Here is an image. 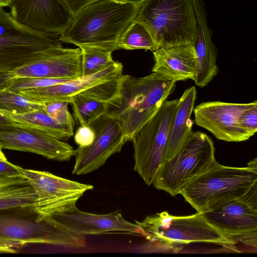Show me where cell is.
Returning <instances> with one entry per match:
<instances>
[{
	"label": "cell",
	"instance_id": "1",
	"mask_svg": "<svg viewBox=\"0 0 257 257\" xmlns=\"http://www.w3.org/2000/svg\"><path fill=\"white\" fill-rule=\"evenodd\" d=\"M140 4L141 0H98L74 16L59 39L80 48L119 49V40L135 20Z\"/></svg>",
	"mask_w": 257,
	"mask_h": 257
},
{
	"label": "cell",
	"instance_id": "2",
	"mask_svg": "<svg viewBox=\"0 0 257 257\" xmlns=\"http://www.w3.org/2000/svg\"><path fill=\"white\" fill-rule=\"evenodd\" d=\"M176 83L153 72L142 77L122 74L105 113L117 120L127 141H132L174 92Z\"/></svg>",
	"mask_w": 257,
	"mask_h": 257
},
{
	"label": "cell",
	"instance_id": "3",
	"mask_svg": "<svg viewBox=\"0 0 257 257\" xmlns=\"http://www.w3.org/2000/svg\"><path fill=\"white\" fill-rule=\"evenodd\" d=\"M135 222L140 235L165 249L177 251L191 243H207L239 252L236 246L237 243L209 223L201 212L175 216L165 211Z\"/></svg>",
	"mask_w": 257,
	"mask_h": 257
},
{
	"label": "cell",
	"instance_id": "4",
	"mask_svg": "<svg viewBox=\"0 0 257 257\" xmlns=\"http://www.w3.org/2000/svg\"><path fill=\"white\" fill-rule=\"evenodd\" d=\"M135 21L148 30L157 48L194 45L197 22L193 0H141Z\"/></svg>",
	"mask_w": 257,
	"mask_h": 257
},
{
	"label": "cell",
	"instance_id": "5",
	"mask_svg": "<svg viewBox=\"0 0 257 257\" xmlns=\"http://www.w3.org/2000/svg\"><path fill=\"white\" fill-rule=\"evenodd\" d=\"M255 184L256 158L244 167L224 166L216 160L207 170L188 183L179 194L197 212L202 213L217 202L243 195Z\"/></svg>",
	"mask_w": 257,
	"mask_h": 257
},
{
	"label": "cell",
	"instance_id": "6",
	"mask_svg": "<svg viewBox=\"0 0 257 257\" xmlns=\"http://www.w3.org/2000/svg\"><path fill=\"white\" fill-rule=\"evenodd\" d=\"M61 47L59 35L26 26L0 9V72H14Z\"/></svg>",
	"mask_w": 257,
	"mask_h": 257
},
{
	"label": "cell",
	"instance_id": "7",
	"mask_svg": "<svg viewBox=\"0 0 257 257\" xmlns=\"http://www.w3.org/2000/svg\"><path fill=\"white\" fill-rule=\"evenodd\" d=\"M215 152L209 136L200 131L192 132L174 156L162 164L152 185L172 196L179 194L188 183L216 161Z\"/></svg>",
	"mask_w": 257,
	"mask_h": 257
},
{
	"label": "cell",
	"instance_id": "8",
	"mask_svg": "<svg viewBox=\"0 0 257 257\" xmlns=\"http://www.w3.org/2000/svg\"><path fill=\"white\" fill-rule=\"evenodd\" d=\"M86 243V236L69 230L52 217L33 221L0 214V245L15 248L39 243L80 248Z\"/></svg>",
	"mask_w": 257,
	"mask_h": 257
},
{
	"label": "cell",
	"instance_id": "9",
	"mask_svg": "<svg viewBox=\"0 0 257 257\" xmlns=\"http://www.w3.org/2000/svg\"><path fill=\"white\" fill-rule=\"evenodd\" d=\"M178 99L166 100L156 114L134 135V170L145 183L152 184L163 162L170 125Z\"/></svg>",
	"mask_w": 257,
	"mask_h": 257
},
{
	"label": "cell",
	"instance_id": "10",
	"mask_svg": "<svg viewBox=\"0 0 257 257\" xmlns=\"http://www.w3.org/2000/svg\"><path fill=\"white\" fill-rule=\"evenodd\" d=\"M202 213L209 223L237 243L256 248L257 184L243 195L217 202Z\"/></svg>",
	"mask_w": 257,
	"mask_h": 257
},
{
	"label": "cell",
	"instance_id": "11",
	"mask_svg": "<svg viewBox=\"0 0 257 257\" xmlns=\"http://www.w3.org/2000/svg\"><path fill=\"white\" fill-rule=\"evenodd\" d=\"M25 175L36 195L30 208L36 214L37 221L72 210L84 193L93 188L90 184L70 180L47 171L25 169Z\"/></svg>",
	"mask_w": 257,
	"mask_h": 257
},
{
	"label": "cell",
	"instance_id": "12",
	"mask_svg": "<svg viewBox=\"0 0 257 257\" xmlns=\"http://www.w3.org/2000/svg\"><path fill=\"white\" fill-rule=\"evenodd\" d=\"M89 125L94 130L95 138L89 146L75 150L73 174L85 175L99 169L112 155L120 152L128 142L117 120L106 113Z\"/></svg>",
	"mask_w": 257,
	"mask_h": 257
},
{
	"label": "cell",
	"instance_id": "13",
	"mask_svg": "<svg viewBox=\"0 0 257 257\" xmlns=\"http://www.w3.org/2000/svg\"><path fill=\"white\" fill-rule=\"evenodd\" d=\"M0 146L60 162L68 161L75 153L69 144L39 129L13 121L0 124Z\"/></svg>",
	"mask_w": 257,
	"mask_h": 257
},
{
	"label": "cell",
	"instance_id": "14",
	"mask_svg": "<svg viewBox=\"0 0 257 257\" xmlns=\"http://www.w3.org/2000/svg\"><path fill=\"white\" fill-rule=\"evenodd\" d=\"M249 103L203 102L193 109L195 123L219 140L227 142L245 141L250 138L239 126L238 118Z\"/></svg>",
	"mask_w": 257,
	"mask_h": 257
},
{
	"label": "cell",
	"instance_id": "15",
	"mask_svg": "<svg viewBox=\"0 0 257 257\" xmlns=\"http://www.w3.org/2000/svg\"><path fill=\"white\" fill-rule=\"evenodd\" d=\"M10 14L32 28L60 35L73 17L61 0H12Z\"/></svg>",
	"mask_w": 257,
	"mask_h": 257
},
{
	"label": "cell",
	"instance_id": "16",
	"mask_svg": "<svg viewBox=\"0 0 257 257\" xmlns=\"http://www.w3.org/2000/svg\"><path fill=\"white\" fill-rule=\"evenodd\" d=\"M81 49L54 48L15 70L16 77L75 79L82 77Z\"/></svg>",
	"mask_w": 257,
	"mask_h": 257
},
{
	"label": "cell",
	"instance_id": "17",
	"mask_svg": "<svg viewBox=\"0 0 257 257\" xmlns=\"http://www.w3.org/2000/svg\"><path fill=\"white\" fill-rule=\"evenodd\" d=\"M69 230L84 236L111 232L140 234L135 223L125 220L118 210L97 214L80 210H72L52 217Z\"/></svg>",
	"mask_w": 257,
	"mask_h": 257
},
{
	"label": "cell",
	"instance_id": "18",
	"mask_svg": "<svg viewBox=\"0 0 257 257\" xmlns=\"http://www.w3.org/2000/svg\"><path fill=\"white\" fill-rule=\"evenodd\" d=\"M122 64L114 61L104 70L87 76L70 80L50 86L20 91L18 93L34 101L46 103L55 100H66L83 90L122 74Z\"/></svg>",
	"mask_w": 257,
	"mask_h": 257
},
{
	"label": "cell",
	"instance_id": "19",
	"mask_svg": "<svg viewBox=\"0 0 257 257\" xmlns=\"http://www.w3.org/2000/svg\"><path fill=\"white\" fill-rule=\"evenodd\" d=\"M197 22V34L193 45L196 56L194 79L199 87L206 86L217 75V50L211 39L212 32L207 25L203 0H193Z\"/></svg>",
	"mask_w": 257,
	"mask_h": 257
},
{
	"label": "cell",
	"instance_id": "20",
	"mask_svg": "<svg viewBox=\"0 0 257 257\" xmlns=\"http://www.w3.org/2000/svg\"><path fill=\"white\" fill-rule=\"evenodd\" d=\"M152 72L176 82L191 79L196 75V56L193 45L159 48L153 52Z\"/></svg>",
	"mask_w": 257,
	"mask_h": 257
},
{
	"label": "cell",
	"instance_id": "21",
	"mask_svg": "<svg viewBox=\"0 0 257 257\" xmlns=\"http://www.w3.org/2000/svg\"><path fill=\"white\" fill-rule=\"evenodd\" d=\"M115 89L114 82L108 80L72 96L70 103L77 124L88 125L105 113L107 102Z\"/></svg>",
	"mask_w": 257,
	"mask_h": 257
},
{
	"label": "cell",
	"instance_id": "22",
	"mask_svg": "<svg viewBox=\"0 0 257 257\" xmlns=\"http://www.w3.org/2000/svg\"><path fill=\"white\" fill-rule=\"evenodd\" d=\"M196 96V87L191 86L186 89L178 99L169 130L163 163L174 156L193 132V122L191 115Z\"/></svg>",
	"mask_w": 257,
	"mask_h": 257
},
{
	"label": "cell",
	"instance_id": "23",
	"mask_svg": "<svg viewBox=\"0 0 257 257\" xmlns=\"http://www.w3.org/2000/svg\"><path fill=\"white\" fill-rule=\"evenodd\" d=\"M36 194L25 174H0V211L31 208Z\"/></svg>",
	"mask_w": 257,
	"mask_h": 257
},
{
	"label": "cell",
	"instance_id": "24",
	"mask_svg": "<svg viewBox=\"0 0 257 257\" xmlns=\"http://www.w3.org/2000/svg\"><path fill=\"white\" fill-rule=\"evenodd\" d=\"M4 114L13 121L31 126L64 142L74 135V132L58 122L43 108L22 114Z\"/></svg>",
	"mask_w": 257,
	"mask_h": 257
},
{
	"label": "cell",
	"instance_id": "25",
	"mask_svg": "<svg viewBox=\"0 0 257 257\" xmlns=\"http://www.w3.org/2000/svg\"><path fill=\"white\" fill-rule=\"evenodd\" d=\"M119 49L149 50L152 52L157 49L155 42L147 28L141 23L134 21L126 30L120 38Z\"/></svg>",
	"mask_w": 257,
	"mask_h": 257
},
{
	"label": "cell",
	"instance_id": "26",
	"mask_svg": "<svg viewBox=\"0 0 257 257\" xmlns=\"http://www.w3.org/2000/svg\"><path fill=\"white\" fill-rule=\"evenodd\" d=\"M44 104L8 89L0 90V111L3 113L24 114L42 109Z\"/></svg>",
	"mask_w": 257,
	"mask_h": 257
},
{
	"label": "cell",
	"instance_id": "27",
	"mask_svg": "<svg viewBox=\"0 0 257 257\" xmlns=\"http://www.w3.org/2000/svg\"><path fill=\"white\" fill-rule=\"evenodd\" d=\"M82 76L93 75L112 64V52L95 48H81Z\"/></svg>",
	"mask_w": 257,
	"mask_h": 257
},
{
	"label": "cell",
	"instance_id": "28",
	"mask_svg": "<svg viewBox=\"0 0 257 257\" xmlns=\"http://www.w3.org/2000/svg\"><path fill=\"white\" fill-rule=\"evenodd\" d=\"M66 100H55L45 103L43 110L58 122L74 132V119L69 112Z\"/></svg>",
	"mask_w": 257,
	"mask_h": 257
},
{
	"label": "cell",
	"instance_id": "29",
	"mask_svg": "<svg viewBox=\"0 0 257 257\" xmlns=\"http://www.w3.org/2000/svg\"><path fill=\"white\" fill-rule=\"evenodd\" d=\"M70 80L72 79L16 77L7 89L18 92L22 90L47 87L61 84Z\"/></svg>",
	"mask_w": 257,
	"mask_h": 257
},
{
	"label": "cell",
	"instance_id": "30",
	"mask_svg": "<svg viewBox=\"0 0 257 257\" xmlns=\"http://www.w3.org/2000/svg\"><path fill=\"white\" fill-rule=\"evenodd\" d=\"M239 125L249 138L257 131V101L249 102L248 106L240 113Z\"/></svg>",
	"mask_w": 257,
	"mask_h": 257
},
{
	"label": "cell",
	"instance_id": "31",
	"mask_svg": "<svg viewBox=\"0 0 257 257\" xmlns=\"http://www.w3.org/2000/svg\"><path fill=\"white\" fill-rule=\"evenodd\" d=\"M95 133L90 125H80L74 134V141L79 146L84 148L90 145L93 142Z\"/></svg>",
	"mask_w": 257,
	"mask_h": 257
},
{
	"label": "cell",
	"instance_id": "32",
	"mask_svg": "<svg viewBox=\"0 0 257 257\" xmlns=\"http://www.w3.org/2000/svg\"><path fill=\"white\" fill-rule=\"evenodd\" d=\"M73 18L85 7L98 0H61Z\"/></svg>",
	"mask_w": 257,
	"mask_h": 257
},
{
	"label": "cell",
	"instance_id": "33",
	"mask_svg": "<svg viewBox=\"0 0 257 257\" xmlns=\"http://www.w3.org/2000/svg\"><path fill=\"white\" fill-rule=\"evenodd\" d=\"M25 169L8 161H0V174L9 175L25 174Z\"/></svg>",
	"mask_w": 257,
	"mask_h": 257
},
{
	"label": "cell",
	"instance_id": "34",
	"mask_svg": "<svg viewBox=\"0 0 257 257\" xmlns=\"http://www.w3.org/2000/svg\"><path fill=\"white\" fill-rule=\"evenodd\" d=\"M15 78L14 72H0V90L9 88Z\"/></svg>",
	"mask_w": 257,
	"mask_h": 257
},
{
	"label": "cell",
	"instance_id": "35",
	"mask_svg": "<svg viewBox=\"0 0 257 257\" xmlns=\"http://www.w3.org/2000/svg\"><path fill=\"white\" fill-rule=\"evenodd\" d=\"M17 251L14 248L4 245H0V253H14Z\"/></svg>",
	"mask_w": 257,
	"mask_h": 257
},
{
	"label": "cell",
	"instance_id": "36",
	"mask_svg": "<svg viewBox=\"0 0 257 257\" xmlns=\"http://www.w3.org/2000/svg\"><path fill=\"white\" fill-rule=\"evenodd\" d=\"M12 121H13V120L8 115L0 111V124L10 122Z\"/></svg>",
	"mask_w": 257,
	"mask_h": 257
},
{
	"label": "cell",
	"instance_id": "37",
	"mask_svg": "<svg viewBox=\"0 0 257 257\" xmlns=\"http://www.w3.org/2000/svg\"><path fill=\"white\" fill-rule=\"evenodd\" d=\"M12 0H0V9L10 7Z\"/></svg>",
	"mask_w": 257,
	"mask_h": 257
},
{
	"label": "cell",
	"instance_id": "38",
	"mask_svg": "<svg viewBox=\"0 0 257 257\" xmlns=\"http://www.w3.org/2000/svg\"><path fill=\"white\" fill-rule=\"evenodd\" d=\"M0 161H8L7 158L6 157L5 154L2 151V148L0 146Z\"/></svg>",
	"mask_w": 257,
	"mask_h": 257
}]
</instances>
